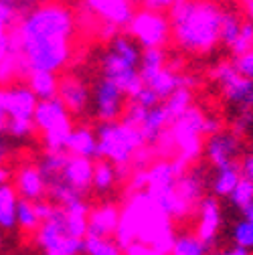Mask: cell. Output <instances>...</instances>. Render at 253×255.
<instances>
[{
  "label": "cell",
  "mask_w": 253,
  "mask_h": 255,
  "mask_svg": "<svg viewBox=\"0 0 253 255\" xmlns=\"http://www.w3.org/2000/svg\"><path fill=\"white\" fill-rule=\"evenodd\" d=\"M0 245H2V235H0Z\"/></svg>",
  "instance_id": "603a6c76"
},
{
  "label": "cell",
  "mask_w": 253,
  "mask_h": 255,
  "mask_svg": "<svg viewBox=\"0 0 253 255\" xmlns=\"http://www.w3.org/2000/svg\"><path fill=\"white\" fill-rule=\"evenodd\" d=\"M227 199L231 201V205H233L237 211L249 207V205L253 203V182L241 176V180L237 182V186L233 188V193H231Z\"/></svg>",
  "instance_id": "9a60e30c"
},
{
  "label": "cell",
  "mask_w": 253,
  "mask_h": 255,
  "mask_svg": "<svg viewBox=\"0 0 253 255\" xmlns=\"http://www.w3.org/2000/svg\"><path fill=\"white\" fill-rule=\"evenodd\" d=\"M120 213H122V205L112 203V201L93 205L87 215V235L114 237L118 231Z\"/></svg>",
  "instance_id": "52a82bcc"
},
{
  "label": "cell",
  "mask_w": 253,
  "mask_h": 255,
  "mask_svg": "<svg viewBox=\"0 0 253 255\" xmlns=\"http://www.w3.org/2000/svg\"><path fill=\"white\" fill-rule=\"evenodd\" d=\"M239 213H241V219H247V221H253V203H251L249 207H245V209H241Z\"/></svg>",
  "instance_id": "7402d4cb"
},
{
  "label": "cell",
  "mask_w": 253,
  "mask_h": 255,
  "mask_svg": "<svg viewBox=\"0 0 253 255\" xmlns=\"http://www.w3.org/2000/svg\"><path fill=\"white\" fill-rule=\"evenodd\" d=\"M243 12L253 22V0H243Z\"/></svg>",
  "instance_id": "44dd1931"
},
{
  "label": "cell",
  "mask_w": 253,
  "mask_h": 255,
  "mask_svg": "<svg viewBox=\"0 0 253 255\" xmlns=\"http://www.w3.org/2000/svg\"><path fill=\"white\" fill-rule=\"evenodd\" d=\"M87 215L89 205L81 199L65 207H55L35 231V245L43 255H81L87 237Z\"/></svg>",
  "instance_id": "6da1fadb"
},
{
  "label": "cell",
  "mask_w": 253,
  "mask_h": 255,
  "mask_svg": "<svg viewBox=\"0 0 253 255\" xmlns=\"http://www.w3.org/2000/svg\"><path fill=\"white\" fill-rule=\"evenodd\" d=\"M118 2L122 6V12H124L126 20L140 24V22L148 20L152 4L156 2V0H118Z\"/></svg>",
  "instance_id": "5bb4252c"
},
{
  "label": "cell",
  "mask_w": 253,
  "mask_h": 255,
  "mask_svg": "<svg viewBox=\"0 0 253 255\" xmlns=\"http://www.w3.org/2000/svg\"><path fill=\"white\" fill-rule=\"evenodd\" d=\"M233 241L237 247L243 249H253V221L247 219H239L233 227Z\"/></svg>",
  "instance_id": "2e32d148"
},
{
  "label": "cell",
  "mask_w": 253,
  "mask_h": 255,
  "mask_svg": "<svg viewBox=\"0 0 253 255\" xmlns=\"http://www.w3.org/2000/svg\"><path fill=\"white\" fill-rule=\"evenodd\" d=\"M39 225H41V219L35 211V203L20 199L18 207H16V227H18V231H22L26 235H35Z\"/></svg>",
  "instance_id": "7c38bea8"
},
{
  "label": "cell",
  "mask_w": 253,
  "mask_h": 255,
  "mask_svg": "<svg viewBox=\"0 0 253 255\" xmlns=\"http://www.w3.org/2000/svg\"><path fill=\"white\" fill-rule=\"evenodd\" d=\"M18 195L10 182L0 184V233H14L16 227V207Z\"/></svg>",
  "instance_id": "ba28073f"
},
{
  "label": "cell",
  "mask_w": 253,
  "mask_h": 255,
  "mask_svg": "<svg viewBox=\"0 0 253 255\" xmlns=\"http://www.w3.org/2000/svg\"><path fill=\"white\" fill-rule=\"evenodd\" d=\"M0 8L4 10L6 16L16 18L26 28L37 20L35 10H33V0H0Z\"/></svg>",
  "instance_id": "8fae6325"
},
{
  "label": "cell",
  "mask_w": 253,
  "mask_h": 255,
  "mask_svg": "<svg viewBox=\"0 0 253 255\" xmlns=\"http://www.w3.org/2000/svg\"><path fill=\"white\" fill-rule=\"evenodd\" d=\"M114 30L126 51L124 73L128 77V81L138 83L142 77L154 73L152 39L140 28V24H134L126 18H116Z\"/></svg>",
  "instance_id": "277c9868"
},
{
  "label": "cell",
  "mask_w": 253,
  "mask_h": 255,
  "mask_svg": "<svg viewBox=\"0 0 253 255\" xmlns=\"http://www.w3.org/2000/svg\"><path fill=\"white\" fill-rule=\"evenodd\" d=\"M239 166H241V176L253 182V152L243 156V160H239Z\"/></svg>",
  "instance_id": "d6986e66"
},
{
  "label": "cell",
  "mask_w": 253,
  "mask_h": 255,
  "mask_svg": "<svg viewBox=\"0 0 253 255\" xmlns=\"http://www.w3.org/2000/svg\"><path fill=\"white\" fill-rule=\"evenodd\" d=\"M239 180H241L239 162H231L223 168H219L213 176V182H211V195L215 199H227L233 193V188L237 186Z\"/></svg>",
  "instance_id": "9c48e42d"
},
{
  "label": "cell",
  "mask_w": 253,
  "mask_h": 255,
  "mask_svg": "<svg viewBox=\"0 0 253 255\" xmlns=\"http://www.w3.org/2000/svg\"><path fill=\"white\" fill-rule=\"evenodd\" d=\"M209 251L211 247H207L195 233L182 231V233H176L168 255H209Z\"/></svg>",
  "instance_id": "30bf717a"
},
{
  "label": "cell",
  "mask_w": 253,
  "mask_h": 255,
  "mask_svg": "<svg viewBox=\"0 0 253 255\" xmlns=\"http://www.w3.org/2000/svg\"><path fill=\"white\" fill-rule=\"evenodd\" d=\"M43 87V73L26 43L4 47L0 55V102L30 100Z\"/></svg>",
  "instance_id": "7a4b0ae2"
},
{
  "label": "cell",
  "mask_w": 253,
  "mask_h": 255,
  "mask_svg": "<svg viewBox=\"0 0 253 255\" xmlns=\"http://www.w3.org/2000/svg\"><path fill=\"white\" fill-rule=\"evenodd\" d=\"M83 255H124V249L114 237L87 235L83 241Z\"/></svg>",
  "instance_id": "4fadbf2b"
},
{
  "label": "cell",
  "mask_w": 253,
  "mask_h": 255,
  "mask_svg": "<svg viewBox=\"0 0 253 255\" xmlns=\"http://www.w3.org/2000/svg\"><path fill=\"white\" fill-rule=\"evenodd\" d=\"M233 67H235V71L241 77L253 81V47L249 51H245L243 55H239V57L233 59Z\"/></svg>",
  "instance_id": "e0dca14e"
},
{
  "label": "cell",
  "mask_w": 253,
  "mask_h": 255,
  "mask_svg": "<svg viewBox=\"0 0 253 255\" xmlns=\"http://www.w3.org/2000/svg\"><path fill=\"white\" fill-rule=\"evenodd\" d=\"M219 255H249V251H247V249H243V247L233 245V247H229V249H225V251H221Z\"/></svg>",
  "instance_id": "ffe728a7"
},
{
  "label": "cell",
  "mask_w": 253,
  "mask_h": 255,
  "mask_svg": "<svg viewBox=\"0 0 253 255\" xmlns=\"http://www.w3.org/2000/svg\"><path fill=\"white\" fill-rule=\"evenodd\" d=\"M114 24H116V18L108 10H104L102 6L93 2L87 4L79 12L67 16L65 22H63L61 35H59L61 55H71L79 51L83 45H87L98 35L114 30Z\"/></svg>",
  "instance_id": "3957f363"
},
{
  "label": "cell",
  "mask_w": 253,
  "mask_h": 255,
  "mask_svg": "<svg viewBox=\"0 0 253 255\" xmlns=\"http://www.w3.org/2000/svg\"><path fill=\"white\" fill-rule=\"evenodd\" d=\"M146 98L138 91V87L128 79H118L108 93V128L110 136L126 134L130 126L144 116Z\"/></svg>",
  "instance_id": "5b68a950"
},
{
  "label": "cell",
  "mask_w": 253,
  "mask_h": 255,
  "mask_svg": "<svg viewBox=\"0 0 253 255\" xmlns=\"http://www.w3.org/2000/svg\"><path fill=\"white\" fill-rule=\"evenodd\" d=\"M221 221H223V209H221L219 199H215L213 195L205 197L195 215V235L207 247L215 245L221 231Z\"/></svg>",
  "instance_id": "8992f818"
},
{
  "label": "cell",
  "mask_w": 253,
  "mask_h": 255,
  "mask_svg": "<svg viewBox=\"0 0 253 255\" xmlns=\"http://www.w3.org/2000/svg\"><path fill=\"white\" fill-rule=\"evenodd\" d=\"M124 255H162L160 251H156L154 247L150 245H144V243H134L130 247L124 249Z\"/></svg>",
  "instance_id": "ac0fdd59"
}]
</instances>
